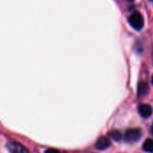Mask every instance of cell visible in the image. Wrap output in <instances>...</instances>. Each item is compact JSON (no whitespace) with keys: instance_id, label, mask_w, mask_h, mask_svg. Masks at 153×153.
Here are the masks:
<instances>
[{"instance_id":"cell-1","label":"cell","mask_w":153,"mask_h":153,"mask_svg":"<svg viewBox=\"0 0 153 153\" xmlns=\"http://www.w3.org/2000/svg\"><path fill=\"white\" fill-rule=\"evenodd\" d=\"M128 22L130 25L136 31H140L143 29L144 25V20L142 14L138 11L132 13L128 17Z\"/></svg>"},{"instance_id":"cell-14","label":"cell","mask_w":153,"mask_h":153,"mask_svg":"<svg viewBox=\"0 0 153 153\" xmlns=\"http://www.w3.org/2000/svg\"><path fill=\"white\" fill-rule=\"evenodd\" d=\"M152 57H153V56H152Z\"/></svg>"},{"instance_id":"cell-13","label":"cell","mask_w":153,"mask_h":153,"mask_svg":"<svg viewBox=\"0 0 153 153\" xmlns=\"http://www.w3.org/2000/svg\"><path fill=\"white\" fill-rule=\"evenodd\" d=\"M151 1H153V0H151Z\"/></svg>"},{"instance_id":"cell-7","label":"cell","mask_w":153,"mask_h":153,"mask_svg":"<svg viewBox=\"0 0 153 153\" xmlns=\"http://www.w3.org/2000/svg\"><path fill=\"white\" fill-rule=\"evenodd\" d=\"M144 151L148 153H153V139H147L143 145Z\"/></svg>"},{"instance_id":"cell-6","label":"cell","mask_w":153,"mask_h":153,"mask_svg":"<svg viewBox=\"0 0 153 153\" xmlns=\"http://www.w3.org/2000/svg\"><path fill=\"white\" fill-rule=\"evenodd\" d=\"M138 97H143L149 93V86L146 82H141L138 85Z\"/></svg>"},{"instance_id":"cell-12","label":"cell","mask_w":153,"mask_h":153,"mask_svg":"<svg viewBox=\"0 0 153 153\" xmlns=\"http://www.w3.org/2000/svg\"><path fill=\"white\" fill-rule=\"evenodd\" d=\"M127 1H129V2H132V1H134V0H127Z\"/></svg>"},{"instance_id":"cell-11","label":"cell","mask_w":153,"mask_h":153,"mask_svg":"<svg viewBox=\"0 0 153 153\" xmlns=\"http://www.w3.org/2000/svg\"><path fill=\"white\" fill-rule=\"evenodd\" d=\"M152 85H153V75H152Z\"/></svg>"},{"instance_id":"cell-5","label":"cell","mask_w":153,"mask_h":153,"mask_svg":"<svg viewBox=\"0 0 153 153\" xmlns=\"http://www.w3.org/2000/svg\"><path fill=\"white\" fill-rule=\"evenodd\" d=\"M110 146V141L107 137H100L96 142V148L98 150H106Z\"/></svg>"},{"instance_id":"cell-8","label":"cell","mask_w":153,"mask_h":153,"mask_svg":"<svg viewBox=\"0 0 153 153\" xmlns=\"http://www.w3.org/2000/svg\"><path fill=\"white\" fill-rule=\"evenodd\" d=\"M109 136L116 142H119L122 139V134L118 131H112L109 133Z\"/></svg>"},{"instance_id":"cell-4","label":"cell","mask_w":153,"mask_h":153,"mask_svg":"<svg viewBox=\"0 0 153 153\" xmlns=\"http://www.w3.org/2000/svg\"><path fill=\"white\" fill-rule=\"evenodd\" d=\"M138 112L140 115L143 118H149L152 115V107L148 104H142L138 107Z\"/></svg>"},{"instance_id":"cell-2","label":"cell","mask_w":153,"mask_h":153,"mask_svg":"<svg viewBox=\"0 0 153 153\" xmlns=\"http://www.w3.org/2000/svg\"><path fill=\"white\" fill-rule=\"evenodd\" d=\"M142 131L140 129H129L125 133V141L126 142H136L142 138Z\"/></svg>"},{"instance_id":"cell-3","label":"cell","mask_w":153,"mask_h":153,"mask_svg":"<svg viewBox=\"0 0 153 153\" xmlns=\"http://www.w3.org/2000/svg\"><path fill=\"white\" fill-rule=\"evenodd\" d=\"M7 149L10 153H30L23 145L14 142H9L7 144Z\"/></svg>"},{"instance_id":"cell-9","label":"cell","mask_w":153,"mask_h":153,"mask_svg":"<svg viewBox=\"0 0 153 153\" xmlns=\"http://www.w3.org/2000/svg\"><path fill=\"white\" fill-rule=\"evenodd\" d=\"M44 153H59V151L55 149H48L47 151H45Z\"/></svg>"},{"instance_id":"cell-10","label":"cell","mask_w":153,"mask_h":153,"mask_svg":"<svg viewBox=\"0 0 153 153\" xmlns=\"http://www.w3.org/2000/svg\"><path fill=\"white\" fill-rule=\"evenodd\" d=\"M151 132H152V133L153 134V124H152V129H151Z\"/></svg>"}]
</instances>
